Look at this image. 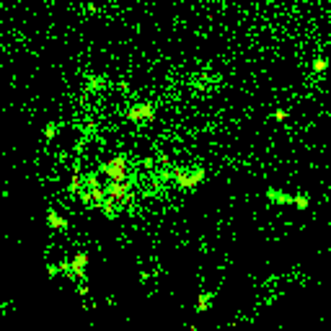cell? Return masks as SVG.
I'll return each instance as SVG.
<instances>
[{
	"label": "cell",
	"mask_w": 331,
	"mask_h": 331,
	"mask_svg": "<svg viewBox=\"0 0 331 331\" xmlns=\"http://www.w3.org/2000/svg\"><path fill=\"white\" fill-rule=\"evenodd\" d=\"M101 174L109 176V181H124L127 176V166H124V158H114V161L101 166Z\"/></svg>",
	"instance_id": "1"
},
{
	"label": "cell",
	"mask_w": 331,
	"mask_h": 331,
	"mask_svg": "<svg viewBox=\"0 0 331 331\" xmlns=\"http://www.w3.org/2000/svg\"><path fill=\"white\" fill-rule=\"evenodd\" d=\"M127 117L132 122H140V119H147V117H153V106L150 104H142V106H132L127 111Z\"/></svg>",
	"instance_id": "2"
},
{
	"label": "cell",
	"mask_w": 331,
	"mask_h": 331,
	"mask_svg": "<svg viewBox=\"0 0 331 331\" xmlns=\"http://www.w3.org/2000/svg\"><path fill=\"white\" fill-rule=\"evenodd\" d=\"M267 197L272 199V202H275V204H290L295 197H292V194H284V191H275V189H269L267 191Z\"/></svg>",
	"instance_id": "3"
},
{
	"label": "cell",
	"mask_w": 331,
	"mask_h": 331,
	"mask_svg": "<svg viewBox=\"0 0 331 331\" xmlns=\"http://www.w3.org/2000/svg\"><path fill=\"white\" fill-rule=\"evenodd\" d=\"M47 223H49V225H54V228H60V231L67 225V223H65V220L60 218V215L54 212V210H49V212H47Z\"/></svg>",
	"instance_id": "4"
},
{
	"label": "cell",
	"mask_w": 331,
	"mask_h": 331,
	"mask_svg": "<svg viewBox=\"0 0 331 331\" xmlns=\"http://www.w3.org/2000/svg\"><path fill=\"white\" fill-rule=\"evenodd\" d=\"M329 70V60L326 57H316L313 60V73H326Z\"/></svg>",
	"instance_id": "5"
},
{
	"label": "cell",
	"mask_w": 331,
	"mask_h": 331,
	"mask_svg": "<svg viewBox=\"0 0 331 331\" xmlns=\"http://www.w3.org/2000/svg\"><path fill=\"white\" fill-rule=\"evenodd\" d=\"M295 207H300V210H308V204H311V199H308V194H303V197H295L292 199Z\"/></svg>",
	"instance_id": "6"
},
{
	"label": "cell",
	"mask_w": 331,
	"mask_h": 331,
	"mask_svg": "<svg viewBox=\"0 0 331 331\" xmlns=\"http://www.w3.org/2000/svg\"><path fill=\"white\" fill-rule=\"evenodd\" d=\"M57 132H60V124H47V130H44V138H57Z\"/></svg>",
	"instance_id": "7"
},
{
	"label": "cell",
	"mask_w": 331,
	"mask_h": 331,
	"mask_svg": "<svg viewBox=\"0 0 331 331\" xmlns=\"http://www.w3.org/2000/svg\"><path fill=\"white\" fill-rule=\"evenodd\" d=\"M272 119H275V122H284V119H287V109H277L275 114H272Z\"/></svg>",
	"instance_id": "8"
}]
</instances>
